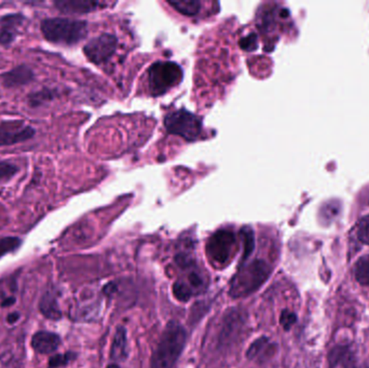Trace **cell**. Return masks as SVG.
Returning a JSON list of instances; mask_svg holds the SVG:
<instances>
[{
	"instance_id": "cell-1",
	"label": "cell",
	"mask_w": 369,
	"mask_h": 368,
	"mask_svg": "<svg viewBox=\"0 0 369 368\" xmlns=\"http://www.w3.org/2000/svg\"><path fill=\"white\" fill-rule=\"evenodd\" d=\"M186 344V332L180 323H169L153 351L151 368H173Z\"/></svg>"
},
{
	"instance_id": "cell-2",
	"label": "cell",
	"mask_w": 369,
	"mask_h": 368,
	"mask_svg": "<svg viewBox=\"0 0 369 368\" xmlns=\"http://www.w3.org/2000/svg\"><path fill=\"white\" fill-rule=\"evenodd\" d=\"M40 28L48 42L65 46H74L80 42L87 34V22L65 17L44 19Z\"/></svg>"
},
{
	"instance_id": "cell-3",
	"label": "cell",
	"mask_w": 369,
	"mask_h": 368,
	"mask_svg": "<svg viewBox=\"0 0 369 368\" xmlns=\"http://www.w3.org/2000/svg\"><path fill=\"white\" fill-rule=\"evenodd\" d=\"M269 265L261 260H255L250 264L243 265L230 284V295L234 298L250 295L267 281L269 278Z\"/></svg>"
},
{
	"instance_id": "cell-4",
	"label": "cell",
	"mask_w": 369,
	"mask_h": 368,
	"mask_svg": "<svg viewBox=\"0 0 369 368\" xmlns=\"http://www.w3.org/2000/svg\"><path fill=\"white\" fill-rule=\"evenodd\" d=\"M176 262L184 270L182 278H178L173 286L175 297L182 301H189L192 295L200 294L207 285L205 278L198 267L188 258L187 255H178Z\"/></svg>"
},
{
	"instance_id": "cell-5",
	"label": "cell",
	"mask_w": 369,
	"mask_h": 368,
	"mask_svg": "<svg viewBox=\"0 0 369 368\" xmlns=\"http://www.w3.org/2000/svg\"><path fill=\"white\" fill-rule=\"evenodd\" d=\"M182 68L174 62H157L148 71V87L153 97L168 92L182 81Z\"/></svg>"
},
{
	"instance_id": "cell-6",
	"label": "cell",
	"mask_w": 369,
	"mask_h": 368,
	"mask_svg": "<svg viewBox=\"0 0 369 368\" xmlns=\"http://www.w3.org/2000/svg\"><path fill=\"white\" fill-rule=\"evenodd\" d=\"M164 124L170 133L182 136L187 141L197 140L202 133L201 120L184 109L170 112L165 117Z\"/></svg>"
},
{
	"instance_id": "cell-7",
	"label": "cell",
	"mask_w": 369,
	"mask_h": 368,
	"mask_svg": "<svg viewBox=\"0 0 369 368\" xmlns=\"http://www.w3.org/2000/svg\"><path fill=\"white\" fill-rule=\"evenodd\" d=\"M236 246L237 239L234 233L228 229H221L212 235L207 241V256L213 264L223 266L230 262Z\"/></svg>"
},
{
	"instance_id": "cell-8",
	"label": "cell",
	"mask_w": 369,
	"mask_h": 368,
	"mask_svg": "<svg viewBox=\"0 0 369 368\" xmlns=\"http://www.w3.org/2000/svg\"><path fill=\"white\" fill-rule=\"evenodd\" d=\"M118 48V39L114 35L103 34L95 37L83 48L85 56L96 65L110 61Z\"/></svg>"
},
{
	"instance_id": "cell-9",
	"label": "cell",
	"mask_w": 369,
	"mask_h": 368,
	"mask_svg": "<svg viewBox=\"0 0 369 368\" xmlns=\"http://www.w3.org/2000/svg\"><path fill=\"white\" fill-rule=\"evenodd\" d=\"M36 130L23 120H9L0 124V147L23 143L34 137Z\"/></svg>"
},
{
	"instance_id": "cell-10",
	"label": "cell",
	"mask_w": 369,
	"mask_h": 368,
	"mask_svg": "<svg viewBox=\"0 0 369 368\" xmlns=\"http://www.w3.org/2000/svg\"><path fill=\"white\" fill-rule=\"evenodd\" d=\"M25 17L21 13L3 15L0 17V46L9 47L15 42Z\"/></svg>"
},
{
	"instance_id": "cell-11",
	"label": "cell",
	"mask_w": 369,
	"mask_h": 368,
	"mask_svg": "<svg viewBox=\"0 0 369 368\" xmlns=\"http://www.w3.org/2000/svg\"><path fill=\"white\" fill-rule=\"evenodd\" d=\"M35 74L32 68L26 65H19L12 71L0 75V83L5 87H19L34 81Z\"/></svg>"
},
{
	"instance_id": "cell-12",
	"label": "cell",
	"mask_w": 369,
	"mask_h": 368,
	"mask_svg": "<svg viewBox=\"0 0 369 368\" xmlns=\"http://www.w3.org/2000/svg\"><path fill=\"white\" fill-rule=\"evenodd\" d=\"M54 6L58 11L71 15H85L97 10L101 3L96 1H85V0H61L54 1Z\"/></svg>"
},
{
	"instance_id": "cell-13",
	"label": "cell",
	"mask_w": 369,
	"mask_h": 368,
	"mask_svg": "<svg viewBox=\"0 0 369 368\" xmlns=\"http://www.w3.org/2000/svg\"><path fill=\"white\" fill-rule=\"evenodd\" d=\"M61 344L58 335L50 332H38L33 336L32 346L35 351L39 353L48 354L55 351Z\"/></svg>"
},
{
	"instance_id": "cell-14",
	"label": "cell",
	"mask_w": 369,
	"mask_h": 368,
	"mask_svg": "<svg viewBox=\"0 0 369 368\" xmlns=\"http://www.w3.org/2000/svg\"><path fill=\"white\" fill-rule=\"evenodd\" d=\"M330 367L343 365V368H366V366L359 365L357 358L347 346H336L329 354Z\"/></svg>"
},
{
	"instance_id": "cell-15",
	"label": "cell",
	"mask_w": 369,
	"mask_h": 368,
	"mask_svg": "<svg viewBox=\"0 0 369 368\" xmlns=\"http://www.w3.org/2000/svg\"><path fill=\"white\" fill-rule=\"evenodd\" d=\"M273 351H275L273 344L266 337H261V338H259V340H256V342L250 344L246 356H248L250 360L264 362L271 356L272 352Z\"/></svg>"
},
{
	"instance_id": "cell-16",
	"label": "cell",
	"mask_w": 369,
	"mask_h": 368,
	"mask_svg": "<svg viewBox=\"0 0 369 368\" xmlns=\"http://www.w3.org/2000/svg\"><path fill=\"white\" fill-rule=\"evenodd\" d=\"M126 356V332L123 326L117 328L114 335V342H112V352L110 358L114 361H121Z\"/></svg>"
},
{
	"instance_id": "cell-17",
	"label": "cell",
	"mask_w": 369,
	"mask_h": 368,
	"mask_svg": "<svg viewBox=\"0 0 369 368\" xmlns=\"http://www.w3.org/2000/svg\"><path fill=\"white\" fill-rule=\"evenodd\" d=\"M39 308L42 315L51 320H58L61 317V311L56 303L55 297L51 293H46L42 296V301L39 303Z\"/></svg>"
},
{
	"instance_id": "cell-18",
	"label": "cell",
	"mask_w": 369,
	"mask_h": 368,
	"mask_svg": "<svg viewBox=\"0 0 369 368\" xmlns=\"http://www.w3.org/2000/svg\"><path fill=\"white\" fill-rule=\"evenodd\" d=\"M56 97H58V91L49 89V87H44L42 90L31 93L27 97V103L33 108H37V107L42 106L46 103L52 102Z\"/></svg>"
},
{
	"instance_id": "cell-19",
	"label": "cell",
	"mask_w": 369,
	"mask_h": 368,
	"mask_svg": "<svg viewBox=\"0 0 369 368\" xmlns=\"http://www.w3.org/2000/svg\"><path fill=\"white\" fill-rule=\"evenodd\" d=\"M169 5L182 15L194 17L200 12L202 3L200 1H176V3H169Z\"/></svg>"
},
{
	"instance_id": "cell-20",
	"label": "cell",
	"mask_w": 369,
	"mask_h": 368,
	"mask_svg": "<svg viewBox=\"0 0 369 368\" xmlns=\"http://www.w3.org/2000/svg\"><path fill=\"white\" fill-rule=\"evenodd\" d=\"M355 278L362 285H369V255L362 257L355 265Z\"/></svg>"
},
{
	"instance_id": "cell-21",
	"label": "cell",
	"mask_w": 369,
	"mask_h": 368,
	"mask_svg": "<svg viewBox=\"0 0 369 368\" xmlns=\"http://www.w3.org/2000/svg\"><path fill=\"white\" fill-rule=\"evenodd\" d=\"M241 237H242L243 246H244V252H243L242 262L243 260H248V257L252 254L254 251V233L250 231V228L244 227L241 231Z\"/></svg>"
},
{
	"instance_id": "cell-22",
	"label": "cell",
	"mask_w": 369,
	"mask_h": 368,
	"mask_svg": "<svg viewBox=\"0 0 369 368\" xmlns=\"http://www.w3.org/2000/svg\"><path fill=\"white\" fill-rule=\"evenodd\" d=\"M22 241L17 237H6L0 239V257L17 250Z\"/></svg>"
},
{
	"instance_id": "cell-23",
	"label": "cell",
	"mask_w": 369,
	"mask_h": 368,
	"mask_svg": "<svg viewBox=\"0 0 369 368\" xmlns=\"http://www.w3.org/2000/svg\"><path fill=\"white\" fill-rule=\"evenodd\" d=\"M19 172V167L7 161H0V183L8 182Z\"/></svg>"
},
{
	"instance_id": "cell-24",
	"label": "cell",
	"mask_w": 369,
	"mask_h": 368,
	"mask_svg": "<svg viewBox=\"0 0 369 368\" xmlns=\"http://www.w3.org/2000/svg\"><path fill=\"white\" fill-rule=\"evenodd\" d=\"M74 358H75V354L73 353L58 354V356H53V358L50 359V361H49V368H58L61 367V366H65Z\"/></svg>"
},
{
	"instance_id": "cell-25",
	"label": "cell",
	"mask_w": 369,
	"mask_h": 368,
	"mask_svg": "<svg viewBox=\"0 0 369 368\" xmlns=\"http://www.w3.org/2000/svg\"><path fill=\"white\" fill-rule=\"evenodd\" d=\"M357 237L363 243L369 244V217L364 218L357 228Z\"/></svg>"
},
{
	"instance_id": "cell-26",
	"label": "cell",
	"mask_w": 369,
	"mask_h": 368,
	"mask_svg": "<svg viewBox=\"0 0 369 368\" xmlns=\"http://www.w3.org/2000/svg\"><path fill=\"white\" fill-rule=\"evenodd\" d=\"M297 317L296 315L293 312H289V311L285 310L282 312L281 315V324L283 325L285 330L289 331L293 325L296 322Z\"/></svg>"
},
{
	"instance_id": "cell-27",
	"label": "cell",
	"mask_w": 369,
	"mask_h": 368,
	"mask_svg": "<svg viewBox=\"0 0 369 368\" xmlns=\"http://www.w3.org/2000/svg\"><path fill=\"white\" fill-rule=\"evenodd\" d=\"M241 44H242V48L246 49V50L256 49V37L254 35L246 37V38L243 39L242 42H241Z\"/></svg>"
},
{
	"instance_id": "cell-28",
	"label": "cell",
	"mask_w": 369,
	"mask_h": 368,
	"mask_svg": "<svg viewBox=\"0 0 369 368\" xmlns=\"http://www.w3.org/2000/svg\"><path fill=\"white\" fill-rule=\"evenodd\" d=\"M19 313H11V315H8V323H10V324H13V323H15L17 320H19Z\"/></svg>"
},
{
	"instance_id": "cell-29",
	"label": "cell",
	"mask_w": 369,
	"mask_h": 368,
	"mask_svg": "<svg viewBox=\"0 0 369 368\" xmlns=\"http://www.w3.org/2000/svg\"><path fill=\"white\" fill-rule=\"evenodd\" d=\"M15 303V298H8L5 301H3V307H8V306H11L12 303Z\"/></svg>"
},
{
	"instance_id": "cell-30",
	"label": "cell",
	"mask_w": 369,
	"mask_h": 368,
	"mask_svg": "<svg viewBox=\"0 0 369 368\" xmlns=\"http://www.w3.org/2000/svg\"><path fill=\"white\" fill-rule=\"evenodd\" d=\"M5 212H3V206H0V226L5 224Z\"/></svg>"
},
{
	"instance_id": "cell-31",
	"label": "cell",
	"mask_w": 369,
	"mask_h": 368,
	"mask_svg": "<svg viewBox=\"0 0 369 368\" xmlns=\"http://www.w3.org/2000/svg\"><path fill=\"white\" fill-rule=\"evenodd\" d=\"M108 368H119V367H118V366L117 365H110L108 366Z\"/></svg>"
}]
</instances>
